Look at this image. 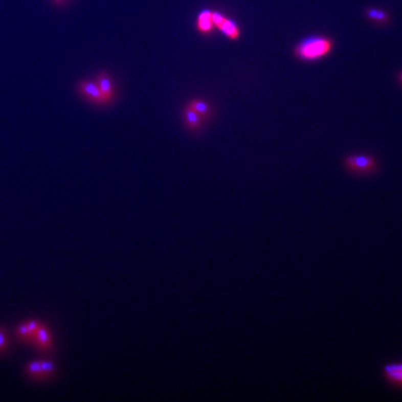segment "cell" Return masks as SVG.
<instances>
[{
	"label": "cell",
	"mask_w": 402,
	"mask_h": 402,
	"mask_svg": "<svg viewBox=\"0 0 402 402\" xmlns=\"http://www.w3.org/2000/svg\"><path fill=\"white\" fill-rule=\"evenodd\" d=\"M333 49L330 37L313 36L299 42L294 50V54L300 61L316 62L328 56Z\"/></svg>",
	"instance_id": "cell-1"
},
{
	"label": "cell",
	"mask_w": 402,
	"mask_h": 402,
	"mask_svg": "<svg viewBox=\"0 0 402 402\" xmlns=\"http://www.w3.org/2000/svg\"><path fill=\"white\" fill-rule=\"evenodd\" d=\"M377 161L372 155L366 154L347 155L344 160L346 170L356 175H368L377 170Z\"/></svg>",
	"instance_id": "cell-2"
},
{
	"label": "cell",
	"mask_w": 402,
	"mask_h": 402,
	"mask_svg": "<svg viewBox=\"0 0 402 402\" xmlns=\"http://www.w3.org/2000/svg\"><path fill=\"white\" fill-rule=\"evenodd\" d=\"M212 21L214 26L231 40H237L240 36V29L235 21L227 18L219 11H212Z\"/></svg>",
	"instance_id": "cell-3"
},
{
	"label": "cell",
	"mask_w": 402,
	"mask_h": 402,
	"mask_svg": "<svg viewBox=\"0 0 402 402\" xmlns=\"http://www.w3.org/2000/svg\"><path fill=\"white\" fill-rule=\"evenodd\" d=\"M78 92L87 99L91 103L98 104V105H105L107 102L103 97L101 91L99 90L98 86L95 81L93 80H82L80 81L78 86Z\"/></svg>",
	"instance_id": "cell-4"
},
{
	"label": "cell",
	"mask_w": 402,
	"mask_h": 402,
	"mask_svg": "<svg viewBox=\"0 0 402 402\" xmlns=\"http://www.w3.org/2000/svg\"><path fill=\"white\" fill-rule=\"evenodd\" d=\"M383 375L389 384L402 387V361L386 364L383 368Z\"/></svg>",
	"instance_id": "cell-5"
},
{
	"label": "cell",
	"mask_w": 402,
	"mask_h": 402,
	"mask_svg": "<svg viewBox=\"0 0 402 402\" xmlns=\"http://www.w3.org/2000/svg\"><path fill=\"white\" fill-rule=\"evenodd\" d=\"M99 90L106 100L107 103H110L115 98V88H114L113 81L106 72L99 73L94 80Z\"/></svg>",
	"instance_id": "cell-6"
},
{
	"label": "cell",
	"mask_w": 402,
	"mask_h": 402,
	"mask_svg": "<svg viewBox=\"0 0 402 402\" xmlns=\"http://www.w3.org/2000/svg\"><path fill=\"white\" fill-rule=\"evenodd\" d=\"M212 11L203 10L200 11L196 18V29L203 35H209L213 31L215 27L213 25L212 18Z\"/></svg>",
	"instance_id": "cell-7"
},
{
	"label": "cell",
	"mask_w": 402,
	"mask_h": 402,
	"mask_svg": "<svg viewBox=\"0 0 402 402\" xmlns=\"http://www.w3.org/2000/svg\"><path fill=\"white\" fill-rule=\"evenodd\" d=\"M184 120H185L186 128L191 131H196L202 127L203 119L198 114L195 112L193 109L188 107L187 105L184 110Z\"/></svg>",
	"instance_id": "cell-8"
},
{
	"label": "cell",
	"mask_w": 402,
	"mask_h": 402,
	"mask_svg": "<svg viewBox=\"0 0 402 402\" xmlns=\"http://www.w3.org/2000/svg\"><path fill=\"white\" fill-rule=\"evenodd\" d=\"M186 105L198 114L203 120L209 119L212 116V106L202 99H192Z\"/></svg>",
	"instance_id": "cell-9"
},
{
	"label": "cell",
	"mask_w": 402,
	"mask_h": 402,
	"mask_svg": "<svg viewBox=\"0 0 402 402\" xmlns=\"http://www.w3.org/2000/svg\"><path fill=\"white\" fill-rule=\"evenodd\" d=\"M36 342L38 346L43 350H49L52 346V340L51 336L49 333V330H47L46 327L43 325H40L39 329L36 331Z\"/></svg>",
	"instance_id": "cell-10"
},
{
	"label": "cell",
	"mask_w": 402,
	"mask_h": 402,
	"mask_svg": "<svg viewBox=\"0 0 402 402\" xmlns=\"http://www.w3.org/2000/svg\"><path fill=\"white\" fill-rule=\"evenodd\" d=\"M26 372L35 379H40L42 377L41 364L40 361H34L30 362L26 367Z\"/></svg>",
	"instance_id": "cell-11"
},
{
	"label": "cell",
	"mask_w": 402,
	"mask_h": 402,
	"mask_svg": "<svg viewBox=\"0 0 402 402\" xmlns=\"http://www.w3.org/2000/svg\"><path fill=\"white\" fill-rule=\"evenodd\" d=\"M367 16L371 19V21H377L379 24L387 23L388 20V16L384 11L376 9H371L367 11Z\"/></svg>",
	"instance_id": "cell-12"
},
{
	"label": "cell",
	"mask_w": 402,
	"mask_h": 402,
	"mask_svg": "<svg viewBox=\"0 0 402 402\" xmlns=\"http://www.w3.org/2000/svg\"><path fill=\"white\" fill-rule=\"evenodd\" d=\"M40 364H41L42 377L49 378L52 376L55 369L54 363L50 361H41Z\"/></svg>",
	"instance_id": "cell-13"
},
{
	"label": "cell",
	"mask_w": 402,
	"mask_h": 402,
	"mask_svg": "<svg viewBox=\"0 0 402 402\" xmlns=\"http://www.w3.org/2000/svg\"><path fill=\"white\" fill-rule=\"evenodd\" d=\"M40 325L41 324H40L39 322L36 321V320H31V321H29V322L26 323V327H27V329L29 330V332H30L31 336H35L36 331L39 329Z\"/></svg>",
	"instance_id": "cell-14"
},
{
	"label": "cell",
	"mask_w": 402,
	"mask_h": 402,
	"mask_svg": "<svg viewBox=\"0 0 402 402\" xmlns=\"http://www.w3.org/2000/svg\"><path fill=\"white\" fill-rule=\"evenodd\" d=\"M18 334L20 337H21L23 339H27V338H30L31 337V334H30V332H29V330L27 329V327H26V324L21 325V326H19V328H18Z\"/></svg>",
	"instance_id": "cell-15"
},
{
	"label": "cell",
	"mask_w": 402,
	"mask_h": 402,
	"mask_svg": "<svg viewBox=\"0 0 402 402\" xmlns=\"http://www.w3.org/2000/svg\"><path fill=\"white\" fill-rule=\"evenodd\" d=\"M6 348L5 331L0 328V352H3Z\"/></svg>",
	"instance_id": "cell-16"
},
{
	"label": "cell",
	"mask_w": 402,
	"mask_h": 402,
	"mask_svg": "<svg viewBox=\"0 0 402 402\" xmlns=\"http://www.w3.org/2000/svg\"><path fill=\"white\" fill-rule=\"evenodd\" d=\"M57 5H63L67 0H52Z\"/></svg>",
	"instance_id": "cell-17"
},
{
	"label": "cell",
	"mask_w": 402,
	"mask_h": 402,
	"mask_svg": "<svg viewBox=\"0 0 402 402\" xmlns=\"http://www.w3.org/2000/svg\"><path fill=\"white\" fill-rule=\"evenodd\" d=\"M397 79L398 82L400 83L402 85V71L397 73Z\"/></svg>",
	"instance_id": "cell-18"
}]
</instances>
